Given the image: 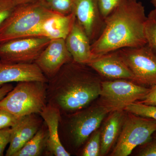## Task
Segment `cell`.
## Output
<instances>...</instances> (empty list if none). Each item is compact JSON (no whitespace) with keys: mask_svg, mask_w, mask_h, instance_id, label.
Here are the masks:
<instances>
[{"mask_svg":"<svg viewBox=\"0 0 156 156\" xmlns=\"http://www.w3.org/2000/svg\"><path fill=\"white\" fill-rule=\"evenodd\" d=\"M101 78L87 65L72 60L48 82V104L58 108L62 115L79 111L99 97Z\"/></svg>","mask_w":156,"mask_h":156,"instance_id":"obj_1","label":"cell"},{"mask_svg":"<svg viewBox=\"0 0 156 156\" xmlns=\"http://www.w3.org/2000/svg\"><path fill=\"white\" fill-rule=\"evenodd\" d=\"M147 19L142 3L128 0L122 3L105 18L102 34L91 44L92 53L96 57L123 48L145 46Z\"/></svg>","mask_w":156,"mask_h":156,"instance_id":"obj_2","label":"cell"},{"mask_svg":"<svg viewBox=\"0 0 156 156\" xmlns=\"http://www.w3.org/2000/svg\"><path fill=\"white\" fill-rule=\"evenodd\" d=\"M48 83L36 81L18 82L0 100V109L19 117L40 114L48 104Z\"/></svg>","mask_w":156,"mask_h":156,"instance_id":"obj_3","label":"cell"},{"mask_svg":"<svg viewBox=\"0 0 156 156\" xmlns=\"http://www.w3.org/2000/svg\"><path fill=\"white\" fill-rule=\"evenodd\" d=\"M53 12L42 0L17 5L0 27V42L27 37Z\"/></svg>","mask_w":156,"mask_h":156,"instance_id":"obj_4","label":"cell"},{"mask_svg":"<svg viewBox=\"0 0 156 156\" xmlns=\"http://www.w3.org/2000/svg\"><path fill=\"white\" fill-rule=\"evenodd\" d=\"M156 131V120L127 112L122 131L110 155H129L135 148L146 142Z\"/></svg>","mask_w":156,"mask_h":156,"instance_id":"obj_5","label":"cell"},{"mask_svg":"<svg viewBox=\"0 0 156 156\" xmlns=\"http://www.w3.org/2000/svg\"><path fill=\"white\" fill-rule=\"evenodd\" d=\"M150 90V88L129 80L102 81L100 104L108 108L112 112L125 110L129 105L143 99Z\"/></svg>","mask_w":156,"mask_h":156,"instance_id":"obj_6","label":"cell"},{"mask_svg":"<svg viewBox=\"0 0 156 156\" xmlns=\"http://www.w3.org/2000/svg\"><path fill=\"white\" fill-rule=\"evenodd\" d=\"M110 109L99 104L87 106L67 116L66 130L73 146L79 148L87 141L92 133L98 129Z\"/></svg>","mask_w":156,"mask_h":156,"instance_id":"obj_7","label":"cell"},{"mask_svg":"<svg viewBox=\"0 0 156 156\" xmlns=\"http://www.w3.org/2000/svg\"><path fill=\"white\" fill-rule=\"evenodd\" d=\"M116 51L133 73L134 83L147 88L156 84V56L147 45Z\"/></svg>","mask_w":156,"mask_h":156,"instance_id":"obj_8","label":"cell"},{"mask_svg":"<svg viewBox=\"0 0 156 156\" xmlns=\"http://www.w3.org/2000/svg\"><path fill=\"white\" fill-rule=\"evenodd\" d=\"M50 40L26 37L0 42V59L13 63H34Z\"/></svg>","mask_w":156,"mask_h":156,"instance_id":"obj_9","label":"cell"},{"mask_svg":"<svg viewBox=\"0 0 156 156\" xmlns=\"http://www.w3.org/2000/svg\"><path fill=\"white\" fill-rule=\"evenodd\" d=\"M74 13L91 44L100 36L105 26L97 0H75Z\"/></svg>","mask_w":156,"mask_h":156,"instance_id":"obj_10","label":"cell"},{"mask_svg":"<svg viewBox=\"0 0 156 156\" xmlns=\"http://www.w3.org/2000/svg\"><path fill=\"white\" fill-rule=\"evenodd\" d=\"M72 60L64 39H56L50 40L34 63L49 80L64 65Z\"/></svg>","mask_w":156,"mask_h":156,"instance_id":"obj_11","label":"cell"},{"mask_svg":"<svg viewBox=\"0 0 156 156\" xmlns=\"http://www.w3.org/2000/svg\"><path fill=\"white\" fill-rule=\"evenodd\" d=\"M101 77L109 80H129L134 82V77L117 51L96 56L87 64Z\"/></svg>","mask_w":156,"mask_h":156,"instance_id":"obj_12","label":"cell"},{"mask_svg":"<svg viewBox=\"0 0 156 156\" xmlns=\"http://www.w3.org/2000/svg\"><path fill=\"white\" fill-rule=\"evenodd\" d=\"M76 20L73 11L68 15L53 12L31 30L27 37H44L50 40H65L72 29Z\"/></svg>","mask_w":156,"mask_h":156,"instance_id":"obj_13","label":"cell"},{"mask_svg":"<svg viewBox=\"0 0 156 156\" xmlns=\"http://www.w3.org/2000/svg\"><path fill=\"white\" fill-rule=\"evenodd\" d=\"M49 80L35 63H13L0 59V86L12 82Z\"/></svg>","mask_w":156,"mask_h":156,"instance_id":"obj_14","label":"cell"},{"mask_svg":"<svg viewBox=\"0 0 156 156\" xmlns=\"http://www.w3.org/2000/svg\"><path fill=\"white\" fill-rule=\"evenodd\" d=\"M44 120L38 114H33L22 117L18 122L12 127L11 140L6 156H14L41 128Z\"/></svg>","mask_w":156,"mask_h":156,"instance_id":"obj_15","label":"cell"},{"mask_svg":"<svg viewBox=\"0 0 156 156\" xmlns=\"http://www.w3.org/2000/svg\"><path fill=\"white\" fill-rule=\"evenodd\" d=\"M40 115L48 127V137L47 150L48 154L55 156H70L60 139L59 125L61 114L58 108L47 104Z\"/></svg>","mask_w":156,"mask_h":156,"instance_id":"obj_16","label":"cell"},{"mask_svg":"<svg viewBox=\"0 0 156 156\" xmlns=\"http://www.w3.org/2000/svg\"><path fill=\"white\" fill-rule=\"evenodd\" d=\"M66 45L73 61L87 65L95 58L91 44L83 29L76 20L72 29L65 39Z\"/></svg>","mask_w":156,"mask_h":156,"instance_id":"obj_17","label":"cell"},{"mask_svg":"<svg viewBox=\"0 0 156 156\" xmlns=\"http://www.w3.org/2000/svg\"><path fill=\"white\" fill-rule=\"evenodd\" d=\"M126 112L125 110L111 112L103 121L100 130V156L106 155L114 147L122 131Z\"/></svg>","mask_w":156,"mask_h":156,"instance_id":"obj_18","label":"cell"},{"mask_svg":"<svg viewBox=\"0 0 156 156\" xmlns=\"http://www.w3.org/2000/svg\"><path fill=\"white\" fill-rule=\"evenodd\" d=\"M48 137V127L44 122L33 137L14 156L42 155L47 149Z\"/></svg>","mask_w":156,"mask_h":156,"instance_id":"obj_19","label":"cell"},{"mask_svg":"<svg viewBox=\"0 0 156 156\" xmlns=\"http://www.w3.org/2000/svg\"><path fill=\"white\" fill-rule=\"evenodd\" d=\"M144 34L147 45L156 56V17L151 12L146 21Z\"/></svg>","mask_w":156,"mask_h":156,"instance_id":"obj_20","label":"cell"},{"mask_svg":"<svg viewBox=\"0 0 156 156\" xmlns=\"http://www.w3.org/2000/svg\"><path fill=\"white\" fill-rule=\"evenodd\" d=\"M87 140L81 152V155L100 156L101 131L99 128L92 133Z\"/></svg>","mask_w":156,"mask_h":156,"instance_id":"obj_21","label":"cell"},{"mask_svg":"<svg viewBox=\"0 0 156 156\" xmlns=\"http://www.w3.org/2000/svg\"><path fill=\"white\" fill-rule=\"evenodd\" d=\"M125 110L136 115L151 118L156 121V106L146 105L136 101L126 107Z\"/></svg>","mask_w":156,"mask_h":156,"instance_id":"obj_22","label":"cell"},{"mask_svg":"<svg viewBox=\"0 0 156 156\" xmlns=\"http://www.w3.org/2000/svg\"><path fill=\"white\" fill-rule=\"evenodd\" d=\"M51 11L55 13L68 15L73 10L75 0H42Z\"/></svg>","mask_w":156,"mask_h":156,"instance_id":"obj_23","label":"cell"},{"mask_svg":"<svg viewBox=\"0 0 156 156\" xmlns=\"http://www.w3.org/2000/svg\"><path fill=\"white\" fill-rule=\"evenodd\" d=\"M128 0H97L101 12L105 19L118 6Z\"/></svg>","mask_w":156,"mask_h":156,"instance_id":"obj_24","label":"cell"},{"mask_svg":"<svg viewBox=\"0 0 156 156\" xmlns=\"http://www.w3.org/2000/svg\"><path fill=\"white\" fill-rule=\"evenodd\" d=\"M139 147L136 155L156 156V131L146 142Z\"/></svg>","mask_w":156,"mask_h":156,"instance_id":"obj_25","label":"cell"},{"mask_svg":"<svg viewBox=\"0 0 156 156\" xmlns=\"http://www.w3.org/2000/svg\"><path fill=\"white\" fill-rule=\"evenodd\" d=\"M22 117H17L5 110L0 109V129L14 127Z\"/></svg>","mask_w":156,"mask_h":156,"instance_id":"obj_26","label":"cell"},{"mask_svg":"<svg viewBox=\"0 0 156 156\" xmlns=\"http://www.w3.org/2000/svg\"><path fill=\"white\" fill-rule=\"evenodd\" d=\"M16 6L13 0H0V27L12 14Z\"/></svg>","mask_w":156,"mask_h":156,"instance_id":"obj_27","label":"cell"},{"mask_svg":"<svg viewBox=\"0 0 156 156\" xmlns=\"http://www.w3.org/2000/svg\"><path fill=\"white\" fill-rule=\"evenodd\" d=\"M12 131L11 128L0 129V156L4 155L5 149L10 143Z\"/></svg>","mask_w":156,"mask_h":156,"instance_id":"obj_28","label":"cell"},{"mask_svg":"<svg viewBox=\"0 0 156 156\" xmlns=\"http://www.w3.org/2000/svg\"><path fill=\"white\" fill-rule=\"evenodd\" d=\"M137 101L146 105L156 106V84L150 87L149 92L143 99Z\"/></svg>","mask_w":156,"mask_h":156,"instance_id":"obj_29","label":"cell"},{"mask_svg":"<svg viewBox=\"0 0 156 156\" xmlns=\"http://www.w3.org/2000/svg\"><path fill=\"white\" fill-rule=\"evenodd\" d=\"M13 88L14 87L11 83L5 84L0 86V100L4 98Z\"/></svg>","mask_w":156,"mask_h":156,"instance_id":"obj_30","label":"cell"},{"mask_svg":"<svg viewBox=\"0 0 156 156\" xmlns=\"http://www.w3.org/2000/svg\"><path fill=\"white\" fill-rule=\"evenodd\" d=\"M35 1H37V0H13L16 5L26 4V3L31 2Z\"/></svg>","mask_w":156,"mask_h":156,"instance_id":"obj_31","label":"cell"},{"mask_svg":"<svg viewBox=\"0 0 156 156\" xmlns=\"http://www.w3.org/2000/svg\"><path fill=\"white\" fill-rule=\"evenodd\" d=\"M151 2L152 4H153L154 7V9L153 10V11L156 13V0H151Z\"/></svg>","mask_w":156,"mask_h":156,"instance_id":"obj_32","label":"cell"},{"mask_svg":"<svg viewBox=\"0 0 156 156\" xmlns=\"http://www.w3.org/2000/svg\"><path fill=\"white\" fill-rule=\"evenodd\" d=\"M151 12L153 14H154V15H155V16L156 17V13H155V12H154L153 11H151Z\"/></svg>","mask_w":156,"mask_h":156,"instance_id":"obj_33","label":"cell"}]
</instances>
